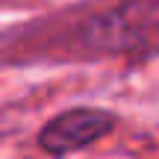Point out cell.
<instances>
[{
	"label": "cell",
	"instance_id": "obj_1",
	"mask_svg": "<svg viewBox=\"0 0 159 159\" xmlns=\"http://www.w3.org/2000/svg\"><path fill=\"white\" fill-rule=\"evenodd\" d=\"M71 35L80 50L94 56H153L159 53V0H118L91 12Z\"/></svg>",
	"mask_w": 159,
	"mask_h": 159
},
{
	"label": "cell",
	"instance_id": "obj_2",
	"mask_svg": "<svg viewBox=\"0 0 159 159\" xmlns=\"http://www.w3.org/2000/svg\"><path fill=\"white\" fill-rule=\"evenodd\" d=\"M115 130V118L103 109H71L62 112L39 133V144L47 153H68L85 144L100 142L103 136Z\"/></svg>",
	"mask_w": 159,
	"mask_h": 159
}]
</instances>
